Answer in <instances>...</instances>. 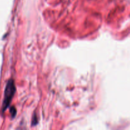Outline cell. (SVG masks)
Returning a JSON list of instances; mask_svg holds the SVG:
<instances>
[{
	"mask_svg": "<svg viewBox=\"0 0 130 130\" xmlns=\"http://www.w3.org/2000/svg\"><path fill=\"white\" fill-rule=\"evenodd\" d=\"M15 91H16V87H15V82L13 79H10L8 81L5 87L3 103L2 105V112H5V110L10 106V103L15 95Z\"/></svg>",
	"mask_w": 130,
	"mask_h": 130,
	"instance_id": "cell-1",
	"label": "cell"
},
{
	"mask_svg": "<svg viewBox=\"0 0 130 130\" xmlns=\"http://www.w3.org/2000/svg\"><path fill=\"white\" fill-rule=\"evenodd\" d=\"M10 112H11V116H12L13 118H14V117L15 116V115H16L17 113L16 109H15V107H11V109H10Z\"/></svg>",
	"mask_w": 130,
	"mask_h": 130,
	"instance_id": "cell-2",
	"label": "cell"
}]
</instances>
